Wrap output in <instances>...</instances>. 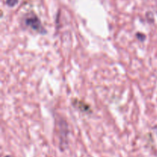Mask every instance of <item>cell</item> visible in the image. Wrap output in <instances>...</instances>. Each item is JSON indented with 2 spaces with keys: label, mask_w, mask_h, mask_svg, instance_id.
I'll return each mask as SVG.
<instances>
[{
  "label": "cell",
  "mask_w": 157,
  "mask_h": 157,
  "mask_svg": "<svg viewBox=\"0 0 157 157\" xmlns=\"http://www.w3.org/2000/svg\"><path fill=\"white\" fill-rule=\"evenodd\" d=\"M18 3V0H6V4L9 7H13Z\"/></svg>",
  "instance_id": "cell-2"
},
{
  "label": "cell",
  "mask_w": 157,
  "mask_h": 157,
  "mask_svg": "<svg viewBox=\"0 0 157 157\" xmlns=\"http://www.w3.org/2000/svg\"><path fill=\"white\" fill-rule=\"evenodd\" d=\"M25 22L26 25L29 26L33 30L36 31V32H39L41 34L46 33L45 29L41 25V21L35 15H31L28 16L27 18H25Z\"/></svg>",
  "instance_id": "cell-1"
},
{
  "label": "cell",
  "mask_w": 157,
  "mask_h": 157,
  "mask_svg": "<svg viewBox=\"0 0 157 157\" xmlns=\"http://www.w3.org/2000/svg\"><path fill=\"white\" fill-rule=\"evenodd\" d=\"M5 157H11L10 156H5Z\"/></svg>",
  "instance_id": "cell-3"
}]
</instances>
